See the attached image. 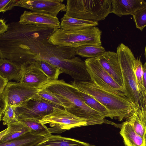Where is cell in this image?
<instances>
[{
  "label": "cell",
  "instance_id": "obj_1",
  "mask_svg": "<svg viewBox=\"0 0 146 146\" xmlns=\"http://www.w3.org/2000/svg\"><path fill=\"white\" fill-rule=\"evenodd\" d=\"M8 31L0 35V58L21 65L38 60L48 61L52 58L69 59L76 54V48L54 46L49 42L54 29L19 22L8 24Z\"/></svg>",
  "mask_w": 146,
  "mask_h": 146
},
{
  "label": "cell",
  "instance_id": "obj_2",
  "mask_svg": "<svg viewBox=\"0 0 146 146\" xmlns=\"http://www.w3.org/2000/svg\"><path fill=\"white\" fill-rule=\"evenodd\" d=\"M80 91L92 96L104 106L109 113V117L121 121L127 119L137 109L125 96L112 93L100 88L91 81H71Z\"/></svg>",
  "mask_w": 146,
  "mask_h": 146
},
{
  "label": "cell",
  "instance_id": "obj_3",
  "mask_svg": "<svg viewBox=\"0 0 146 146\" xmlns=\"http://www.w3.org/2000/svg\"><path fill=\"white\" fill-rule=\"evenodd\" d=\"M40 88L68 100L72 107L67 111L78 117L86 120L87 125L101 124L105 122V117L84 102L78 89L72 84L67 83L63 80H50L39 89Z\"/></svg>",
  "mask_w": 146,
  "mask_h": 146
},
{
  "label": "cell",
  "instance_id": "obj_4",
  "mask_svg": "<svg viewBox=\"0 0 146 146\" xmlns=\"http://www.w3.org/2000/svg\"><path fill=\"white\" fill-rule=\"evenodd\" d=\"M102 33L97 27L70 31L54 29L49 36L48 41L54 46L76 48L83 46H101Z\"/></svg>",
  "mask_w": 146,
  "mask_h": 146
},
{
  "label": "cell",
  "instance_id": "obj_5",
  "mask_svg": "<svg viewBox=\"0 0 146 146\" xmlns=\"http://www.w3.org/2000/svg\"><path fill=\"white\" fill-rule=\"evenodd\" d=\"M123 82L124 93L136 106L137 109L143 110L141 95L134 70L136 59L130 49L121 43L117 48Z\"/></svg>",
  "mask_w": 146,
  "mask_h": 146
},
{
  "label": "cell",
  "instance_id": "obj_6",
  "mask_svg": "<svg viewBox=\"0 0 146 146\" xmlns=\"http://www.w3.org/2000/svg\"><path fill=\"white\" fill-rule=\"evenodd\" d=\"M66 14L94 22L104 20L111 13V0H67Z\"/></svg>",
  "mask_w": 146,
  "mask_h": 146
},
{
  "label": "cell",
  "instance_id": "obj_7",
  "mask_svg": "<svg viewBox=\"0 0 146 146\" xmlns=\"http://www.w3.org/2000/svg\"><path fill=\"white\" fill-rule=\"evenodd\" d=\"M41 123L48 124V129L51 133H60L66 130L77 127L87 126L86 120L70 113L64 108H55L51 113L39 121Z\"/></svg>",
  "mask_w": 146,
  "mask_h": 146
},
{
  "label": "cell",
  "instance_id": "obj_8",
  "mask_svg": "<svg viewBox=\"0 0 146 146\" xmlns=\"http://www.w3.org/2000/svg\"><path fill=\"white\" fill-rule=\"evenodd\" d=\"M57 108H64L52 103L37 95L15 107V109L18 120L33 119L39 121Z\"/></svg>",
  "mask_w": 146,
  "mask_h": 146
},
{
  "label": "cell",
  "instance_id": "obj_9",
  "mask_svg": "<svg viewBox=\"0 0 146 146\" xmlns=\"http://www.w3.org/2000/svg\"><path fill=\"white\" fill-rule=\"evenodd\" d=\"M85 61L92 82L104 90L125 96L123 88L103 68L97 58H87Z\"/></svg>",
  "mask_w": 146,
  "mask_h": 146
},
{
  "label": "cell",
  "instance_id": "obj_10",
  "mask_svg": "<svg viewBox=\"0 0 146 146\" xmlns=\"http://www.w3.org/2000/svg\"><path fill=\"white\" fill-rule=\"evenodd\" d=\"M38 89L19 82H9L1 95L7 105L16 107L38 94Z\"/></svg>",
  "mask_w": 146,
  "mask_h": 146
},
{
  "label": "cell",
  "instance_id": "obj_11",
  "mask_svg": "<svg viewBox=\"0 0 146 146\" xmlns=\"http://www.w3.org/2000/svg\"><path fill=\"white\" fill-rule=\"evenodd\" d=\"M62 0H20L16 6L33 12L57 16L60 11H66V6Z\"/></svg>",
  "mask_w": 146,
  "mask_h": 146
},
{
  "label": "cell",
  "instance_id": "obj_12",
  "mask_svg": "<svg viewBox=\"0 0 146 146\" xmlns=\"http://www.w3.org/2000/svg\"><path fill=\"white\" fill-rule=\"evenodd\" d=\"M19 22L22 25L54 29L60 28V23L57 16L32 11H24L20 17Z\"/></svg>",
  "mask_w": 146,
  "mask_h": 146
},
{
  "label": "cell",
  "instance_id": "obj_13",
  "mask_svg": "<svg viewBox=\"0 0 146 146\" xmlns=\"http://www.w3.org/2000/svg\"><path fill=\"white\" fill-rule=\"evenodd\" d=\"M22 76L19 82L39 89L50 81L36 61L21 65Z\"/></svg>",
  "mask_w": 146,
  "mask_h": 146
},
{
  "label": "cell",
  "instance_id": "obj_14",
  "mask_svg": "<svg viewBox=\"0 0 146 146\" xmlns=\"http://www.w3.org/2000/svg\"><path fill=\"white\" fill-rule=\"evenodd\" d=\"M97 58L103 68L123 89V76L116 52L105 51Z\"/></svg>",
  "mask_w": 146,
  "mask_h": 146
},
{
  "label": "cell",
  "instance_id": "obj_15",
  "mask_svg": "<svg viewBox=\"0 0 146 146\" xmlns=\"http://www.w3.org/2000/svg\"><path fill=\"white\" fill-rule=\"evenodd\" d=\"M111 13L121 17L133 15L136 12L146 7L143 0H111Z\"/></svg>",
  "mask_w": 146,
  "mask_h": 146
},
{
  "label": "cell",
  "instance_id": "obj_16",
  "mask_svg": "<svg viewBox=\"0 0 146 146\" xmlns=\"http://www.w3.org/2000/svg\"><path fill=\"white\" fill-rule=\"evenodd\" d=\"M22 73L21 65L7 59L0 58V76L7 78L9 81L19 82Z\"/></svg>",
  "mask_w": 146,
  "mask_h": 146
},
{
  "label": "cell",
  "instance_id": "obj_17",
  "mask_svg": "<svg viewBox=\"0 0 146 146\" xmlns=\"http://www.w3.org/2000/svg\"><path fill=\"white\" fill-rule=\"evenodd\" d=\"M119 133L125 146H146V140L137 133L126 120L122 124Z\"/></svg>",
  "mask_w": 146,
  "mask_h": 146
},
{
  "label": "cell",
  "instance_id": "obj_18",
  "mask_svg": "<svg viewBox=\"0 0 146 146\" xmlns=\"http://www.w3.org/2000/svg\"><path fill=\"white\" fill-rule=\"evenodd\" d=\"M60 20V28L66 31L82 30L98 25V22L73 17L66 14Z\"/></svg>",
  "mask_w": 146,
  "mask_h": 146
},
{
  "label": "cell",
  "instance_id": "obj_19",
  "mask_svg": "<svg viewBox=\"0 0 146 146\" xmlns=\"http://www.w3.org/2000/svg\"><path fill=\"white\" fill-rule=\"evenodd\" d=\"M45 137L34 131L11 141L0 143V146H35Z\"/></svg>",
  "mask_w": 146,
  "mask_h": 146
},
{
  "label": "cell",
  "instance_id": "obj_20",
  "mask_svg": "<svg viewBox=\"0 0 146 146\" xmlns=\"http://www.w3.org/2000/svg\"><path fill=\"white\" fill-rule=\"evenodd\" d=\"M7 131L0 143L16 139L32 130L23 122L19 121L7 125Z\"/></svg>",
  "mask_w": 146,
  "mask_h": 146
},
{
  "label": "cell",
  "instance_id": "obj_21",
  "mask_svg": "<svg viewBox=\"0 0 146 146\" xmlns=\"http://www.w3.org/2000/svg\"><path fill=\"white\" fill-rule=\"evenodd\" d=\"M134 70L137 84L141 95V100L143 108L146 104V92L143 81V65L140 57L135 59L134 62Z\"/></svg>",
  "mask_w": 146,
  "mask_h": 146
},
{
  "label": "cell",
  "instance_id": "obj_22",
  "mask_svg": "<svg viewBox=\"0 0 146 146\" xmlns=\"http://www.w3.org/2000/svg\"><path fill=\"white\" fill-rule=\"evenodd\" d=\"M37 94L41 98L52 103L64 108L67 111L72 107L70 102L65 98L49 92L43 89H38Z\"/></svg>",
  "mask_w": 146,
  "mask_h": 146
},
{
  "label": "cell",
  "instance_id": "obj_23",
  "mask_svg": "<svg viewBox=\"0 0 146 146\" xmlns=\"http://www.w3.org/2000/svg\"><path fill=\"white\" fill-rule=\"evenodd\" d=\"M105 51L102 45L83 46L76 48V54L84 58H97Z\"/></svg>",
  "mask_w": 146,
  "mask_h": 146
},
{
  "label": "cell",
  "instance_id": "obj_24",
  "mask_svg": "<svg viewBox=\"0 0 146 146\" xmlns=\"http://www.w3.org/2000/svg\"><path fill=\"white\" fill-rule=\"evenodd\" d=\"M79 91L81 98L88 106L99 113L105 117H109V112L104 106L90 95L79 90Z\"/></svg>",
  "mask_w": 146,
  "mask_h": 146
},
{
  "label": "cell",
  "instance_id": "obj_25",
  "mask_svg": "<svg viewBox=\"0 0 146 146\" xmlns=\"http://www.w3.org/2000/svg\"><path fill=\"white\" fill-rule=\"evenodd\" d=\"M36 62L50 80H58L59 75L62 73L59 68L46 61L40 60Z\"/></svg>",
  "mask_w": 146,
  "mask_h": 146
},
{
  "label": "cell",
  "instance_id": "obj_26",
  "mask_svg": "<svg viewBox=\"0 0 146 146\" xmlns=\"http://www.w3.org/2000/svg\"><path fill=\"white\" fill-rule=\"evenodd\" d=\"M132 125L135 131L146 140V127L140 118L136 109L126 119Z\"/></svg>",
  "mask_w": 146,
  "mask_h": 146
},
{
  "label": "cell",
  "instance_id": "obj_27",
  "mask_svg": "<svg viewBox=\"0 0 146 146\" xmlns=\"http://www.w3.org/2000/svg\"><path fill=\"white\" fill-rule=\"evenodd\" d=\"M24 123L32 130L38 133L45 137L51 134L45 125L40 123L39 121L33 119L19 120Z\"/></svg>",
  "mask_w": 146,
  "mask_h": 146
},
{
  "label": "cell",
  "instance_id": "obj_28",
  "mask_svg": "<svg viewBox=\"0 0 146 146\" xmlns=\"http://www.w3.org/2000/svg\"><path fill=\"white\" fill-rule=\"evenodd\" d=\"M132 16L136 27L142 31L146 27V7L137 11Z\"/></svg>",
  "mask_w": 146,
  "mask_h": 146
},
{
  "label": "cell",
  "instance_id": "obj_29",
  "mask_svg": "<svg viewBox=\"0 0 146 146\" xmlns=\"http://www.w3.org/2000/svg\"><path fill=\"white\" fill-rule=\"evenodd\" d=\"M15 108L14 107L7 105L1 120L3 121V125H7L18 120Z\"/></svg>",
  "mask_w": 146,
  "mask_h": 146
},
{
  "label": "cell",
  "instance_id": "obj_30",
  "mask_svg": "<svg viewBox=\"0 0 146 146\" xmlns=\"http://www.w3.org/2000/svg\"><path fill=\"white\" fill-rule=\"evenodd\" d=\"M18 0H0V12L4 13L12 10L16 5Z\"/></svg>",
  "mask_w": 146,
  "mask_h": 146
},
{
  "label": "cell",
  "instance_id": "obj_31",
  "mask_svg": "<svg viewBox=\"0 0 146 146\" xmlns=\"http://www.w3.org/2000/svg\"><path fill=\"white\" fill-rule=\"evenodd\" d=\"M0 120L1 121L7 105L5 100L1 95H0Z\"/></svg>",
  "mask_w": 146,
  "mask_h": 146
},
{
  "label": "cell",
  "instance_id": "obj_32",
  "mask_svg": "<svg viewBox=\"0 0 146 146\" xmlns=\"http://www.w3.org/2000/svg\"><path fill=\"white\" fill-rule=\"evenodd\" d=\"M9 81L7 78L0 76V95L3 92Z\"/></svg>",
  "mask_w": 146,
  "mask_h": 146
},
{
  "label": "cell",
  "instance_id": "obj_33",
  "mask_svg": "<svg viewBox=\"0 0 146 146\" xmlns=\"http://www.w3.org/2000/svg\"><path fill=\"white\" fill-rule=\"evenodd\" d=\"M9 28L8 24H6L4 19L1 18L0 19V35L7 32Z\"/></svg>",
  "mask_w": 146,
  "mask_h": 146
},
{
  "label": "cell",
  "instance_id": "obj_34",
  "mask_svg": "<svg viewBox=\"0 0 146 146\" xmlns=\"http://www.w3.org/2000/svg\"><path fill=\"white\" fill-rule=\"evenodd\" d=\"M143 81L144 86L146 92V61L143 65Z\"/></svg>",
  "mask_w": 146,
  "mask_h": 146
},
{
  "label": "cell",
  "instance_id": "obj_35",
  "mask_svg": "<svg viewBox=\"0 0 146 146\" xmlns=\"http://www.w3.org/2000/svg\"><path fill=\"white\" fill-rule=\"evenodd\" d=\"M7 128L1 131L0 133V141H1L4 137Z\"/></svg>",
  "mask_w": 146,
  "mask_h": 146
},
{
  "label": "cell",
  "instance_id": "obj_36",
  "mask_svg": "<svg viewBox=\"0 0 146 146\" xmlns=\"http://www.w3.org/2000/svg\"><path fill=\"white\" fill-rule=\"evenodd\" d=\"M144 56L145 57V60L146 61V45L145 47V52H144Z\"/></svg>",
  "mask_w": 146,
  "mask_h": 146
}]
</instances>
